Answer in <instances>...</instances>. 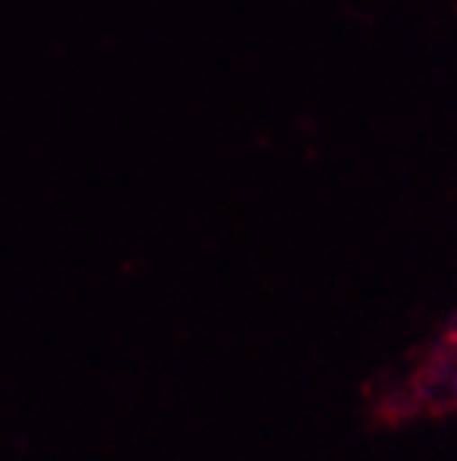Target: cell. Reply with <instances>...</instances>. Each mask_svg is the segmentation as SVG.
<instances>
[{
	"label": "cell",
	"instance_id": "1",
	"mask_svg": "<svg viewBox=\"0 0 457 461\" xmlns=\"http://www.w3.org/2000/svg\"><path fill=\"white\" fill-rule=\"evenodd\" d=\"M454 390H457V380H454Z\"/></svg>",
	"mask_w": 457,
	"mask_h": 461
}]
</instances>
